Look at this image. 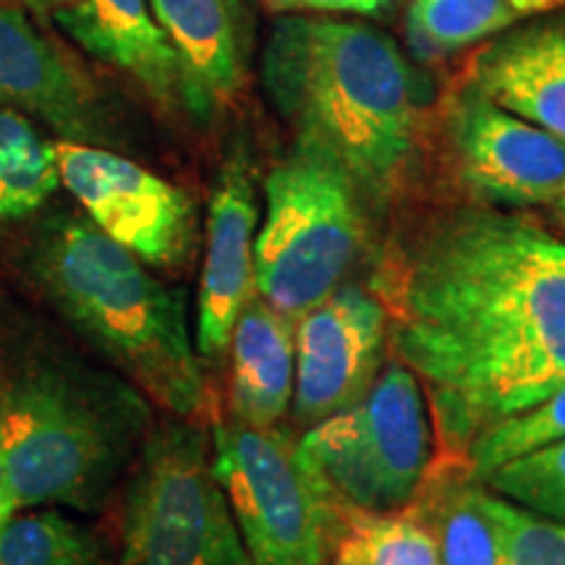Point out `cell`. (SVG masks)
Instances as JSON below:
<instances>
[{
	"label": "cell",
	"mask_w": 565,
	"mask_h": 565,
	"mask_svg": "<svg viewBox=\"0 0 565 565\" xmlns=\"http://www.w3.org/2000/svg\"><path fill=\"white\" fill-rule=\"evenodd\" d=\"M383 307L450 450L565 385V242L540 223L450 212L385 273Z\"/></svg>",
	"instance_id": "1"
},
{
	"label": "cell",
	"mask_w": 565,
	"mask_h": 565,
	"mask_svg": "<svg viewBox=\"0 0 565 565\" xmlns=\"http://www.w3.org/2000/svg\"><path fill=\"white\" fill-rule=\"evenodd\" d=\"M263 79L296 137L320 145L380 212L412 171L414 71L398 45L356 21L282 17L263 55Z\"/></svg>",
	"instance_id": "2"
},
{
	"label": "cell",
	"mask_w": 565,
	"mask_h": 565,
	"mask_svg": "<svg viewBox=\"0 0 565 565\" xmlns=\"http://www.w3.org/2000/svg\"><path fill=\"white\" fill-rule=\"evenodd\" d=\"M26 275L63 322L147 401L179 419L207 408L186 299L89 217H53L26 249Z\"/></svg>",
	"instance_id": "3"
},
{
	"label": "cell",
	"mask_w": 565,
	"mask_h": 565,
	"mask_svg": "<svg viewBox=\"0 0 565 565\" xmlns=\"http://www.w3.org/2000/svg\"><path fill=\"white\" fill-rule=\"evenodd\" d=\"M150 429V401L118 372L61 349L21 353L0 383V458L13 508L100 511Z\"/></svg>",
	"instance_id": "4"
},
{
	"label": "cell",
	"mask_w": 565,
	"mask_h": 565,
	"mask_svg": "<svg viewBox=\"0 0 565 565\" xmlns=\"http://www.w3.org/2000/svg\"><path fill=\"white\" fill-rule=\"evenodd\" d=\"M364 210L333 154L296 137L294 150L265 179V215L254 242L257 294L299 322L356 265Z\"/></svg>",
	"instance_id": "5"
},
{
	"label": "cell",
	"mask_w": 565,
	"mask_h": 565,
	"mask_svg": "<svg viewBox=\"0 0 565 565\" xmlns=\"http://www.w3.org/2000/svg\"><path fill=\"white\" fill-rule=\"evenodd\" d=\"M118 565H252L194 419L152 424L124 494Z\"/></svg>",
	"instance_id": "6"
},
{
	"label": "cell",
	"mask_w": 565,
	"mask_h": 565,
	"mask_svg": "<svg viewBox=\"0 0 565 565\" xmlns=\"http://www.w3.org/2000/svg\"><path fill=\"white\" fill-rule=\"evenodd\" d=\"M299 454L343 511H404L433 458V424L416 374L387 364L362 404L307 427Z\"/></svg>",
	"instance_id": "7"
},
{
	"label": "cell",
	"mask_w": 565,
	"mask_h": 565,
	"mask_svg": "<svg viewBox=\"0 0 565 565\" xmlns=\"http://www.w3.org/2000/svg\"><path fill=\"white\" fill-rule=\"evenodd\" d=\"M212 466L252 565L324 563L343 508L309 475L291 429L217 422Z\"/></svg>",
	"instance_id": "8"
},
{
	"label": "cell",
	"mask_w": 565,
	"mask_h": 565,
	"mask_svg": "<svg viewBox=\"0 0 565 565\" xmlns=\"http://www.w3.org/2000/svg\"><path fill=\"white\" fill-rule=\"evenodd\" d=\"M61 183L105 236L147 267L179 270L196 249V207L183 189L124 154L55 141Z\"/></svg>",
	"instance_id": "9"
},
{
	"label": "cell",
	"mask_w": 565,
	"mask_h": 565,
	"mask_svg": "<svg viewBox=\"0 0 565 565\" xmlns=\"http://www.w3.org/2000/svg\"><path fill=\"white\" fill-rule=\"evenodd\" d=\"M445 137L456 175L479 200L536 207L565 194V141L487 100L469 82L448 105Z\"/></svg>",
	"instance_id": "10"
},
{
	"label": "cell",
	"mask_w": 565,
	"mask_h": 565,
	"mask_svg": "<svg viewBox=\"0 0 565 565\" xmlns=\"http://www.w3.org/2000/svg\"><path fill=\"white\" fill-rule=\"evenodd\" d=\"M387 312L359 286H341L296 322L291 412L301 427L359 406L383 372Z\"/></svg>",
	"instance_id": "11"
},
{
	"label": "cell",
	"mask_w": 565,
	"mask_h": 565,
	"mask_svg": "<svg viewBox=\"0 0 565 565\" xmlns=\"http://www.w3.org/2000/svg\"><path fill=\"white\" fill-rule=\"evenodd\" d=\"M259 228L254 166L244 150H233L217 171L207 207L200 294H196V353L204 364H221L228 353L238 315L257 294L254 242Z\"/></svg>",
	"instance_id": "12"
},
{
	"label": "cell",
	"mask_w": 565,
	"mask_h": 565,
	"mask_svg": "<svg viewBox=\"0 0 565 565\" xmlns=\"http://www.w3.org/2000/svg\"><path fill=\"white\" fill-rule=\"evenodd\" d=\"M0 108L38 118L68 141L103 145L110 137L87 74L17 3H0Z\"/></svg>",
	"instance_id": "13"
},
{
	"label": "cell",
	"mask_w": 565,
	"mask_h": 565,
	"mask_svg": "<svg viewBox=\"0 0 565 565\" xmlns=\"http://www.w3.org/2000/svg\"><path fill=\"white\" fill-rule=\"evenodd\" d=\"M487 100L565 141V17L498 38L471 63Z\"/></svg>",
	"instance_id": "14"
},
{
	"label": "cell",
	"mask_w": 565,
	"mask_h": 565,
	"mask_svg": "<svg viewBox=\"0 0 565 565\" xmlns=\"http://www.w3.org/2000/svg\"><path fill=\"white\" fill-rule=\"evenodd\" d=\"M53 19L89 55L131 76L162 110L183 108L179 61L150 0H76Z\"/></svg>",
	"instance_id": "15"
},
{
	"label": "cell",
	"mask_w": 565,
	"mask_h": 565,
	"mask_svg": "<svg viewBox=\"0 0 565 565\" xmlns=\"http://www.w3.org/2000/svg\"><path fill=\"white\" fill-rule=\"evenodd\" d=\"M181 74V100L196 121H210L242 87V51L228 0H150Z\"/></svg>",
	"instance_id": "16"
},
{
	"label": "cell",
	"mask_w": 565,
	"mask_h": 565,
	"mask_svg": "<svg viewBox=\"0 0 565 565\" xmlns=\"http://www.w3.org/2000/svg\"><path fill=\"white\" fill-rule=\"evenodd\" d=\"M231 419L275 427L288 414L296 377V322L254 294L231 335Z\"/></svg>",
	"instance_id": "17"
},
{
	"label": "cell",
	"mask_w": 565,
	"mask_h": 565,
	"mask_svg": "<svg viewBox=\"0 0 565 565\" xmlns=\"http://www.w3.org/2000/svg\"><path fill=\"white\" fill-rule=\"evenodd\" d=\"M563 9L565 0H408L406 38L416 58L435 63Z\"/></svg>",
	"instance_id": "18"
},
{
	"label": "cell",
	"mask_w": 565,
	"mask_h": 565,
	"mask_svg": "<svg viewBox=\"0 0 565 565\" xmlns=\"http://www.w3.org/2000/svg\"><path fill=\"white\" fill-rule=\"evenodd\" d=\"M58 186L55 141L40 134L24 113L0 108V225L32 217Z\"/></svg>",
	"instance_id": "19"
},
{
	"label": "cell",
	"mask_w": 565,
	"mask_h": 565,
	"mask_svg": "<svg viewBox=\"0 0 565 565\" xmlns=\"http://www.w3.org/2000/svg\"><path fill=\"white\" fill-rule=\"evenodd\" d=\"M0 565H103V545L53 505L17 511L0 526Z\"/></svg>",
	"instance_id": "20"
},
{
	"label": "cell",
	"mask_w": 565,
	"mask_h": 565,
	"mask_svg": "<svg viewBox=\"0 0 565 565\" xmlns=\"http://www.w3.org/2000/svg\"><path fill=\"white\" fill-rule=\"evenodd\" d=\"M338 553L362 565H440L433 526L404 511H343Z\"/></svg>",
	"instance_id": "21"
},
{
	"label": "cell",
	"mask_w": 565,
	"mask_h": 565,
	"mask_svg": "<svg viewBox=\"0 0 565 565\" xmlns=\"http://www.w3.org/2000/svg\"><path fill=\"white\" fill-rule=\"evenodd\" d=\"M433 532L440 547V565H503L500 529L484 503L479 482L456 484L435 503Z\"/></svg>",
	"instance_id": "22"
},
{
	"label": "cell",
	"mask_w": 565,
	"mask_h": 565,
	"mask_svg": "<svg viewBox=\"0 0 565 565\" xmlns=\"http://www.w3.org/2000/svg\"><path fill=\"white\" fill-rule=\"evenodd\" d=\"M561 440H565V385L540 404L494 422L471 440L463 456L469 461L471 479L479 482L498 466Z\"/></svg>",
	"instance_id": "23"
},
{
	"label": "cell",
	"mask_w": 565,
	"mask_h": 565,
	"mask_svg": "<svg viewBox=\"0 0 565 565\" xmlns=\"http://www.w3.org/2000/svg\"><path fill=\"white\" fill-rule=\"evenodd\" d=\"M479 484L524 511L565 524V440L498 466Z\"/></svg>",
	"instance_id": "24"
},
{
	"label": "cell",
	"mask_w": 565,
	"mask_h": 565,
	"mask_svg": "<svg viewBox=\"0 0 565 565\" xmlns=\"http://www.w3.org/2000/svg\"><path fill=\"white\" fill-rule=\"evenodd\" d=\"M484 503L500 529L503 565H565V524L524 511L487 487Z\"/></svg>",
	"instance_id": "25"
},
{
	"label": "cell",
	"mask_w": 565,
	"mask_h": 565,
	"mask_svg": "<svg viewBox=\"0 0 565 565\" xmlns=\"http://www.w3.org/2000/svg\"><path fill=\"white\" fill-rule=\"evenodd\" d=\"M278 9H309L320 13H351V17H383L395 0H273Z\"/></svg>",
	"instance_id": "26"
},
{
	"label": "cell",
	"mask_w": 565,
	"mask_h": 565,
	"mask_svg": "<svg viewBox=\"0 0 565 565\" xmlns=\"http://www.w3.org/2000/svg\"><path fill=\"white\" fill-rule=\"evenodd\" d=\"M21 6H24L26 11H32L34 17L40 19H53L55 13L68 9V6H74L76 0H19Z\"/></svg>",
	"instance_id": "27"
},
{
	"label": "cell",
	"mask_w": 565,
	"mask_h": 565,
	"mask_svg": "<svg viewBox=\"0 0 565 565\" xmlns=\"http://www.w3.org/2000/svg\"><path fill=\"white\" fill-rule=\"evenodd\" d=\"M17 513V508L11 503V494H9V484H6V469H3V458H0V526Z\"/></svg>",
	"instance_id": "28"
},
{
	"label": "cell",
	"mask_w": 565,
	"mask_h": 565,
	"mask_svg": "<svg viewBox=\"0 0 565 565\" xmlns=\"http://www.w3.org/2000/svg\"><path fill=\"white\" fill-rule=\"evenodd\" d=\"M550 207H553V217L557 221V225L565 231V194L557 202L550 204Z\"/></svg>",
	"instance_id": "29"
},
{
	"label": "cell",
	"mask_w": 565,
	"mask_h": 565,
	"mask_svg": "<svg viewBox=\"0 0 565 565\" xmlns=\"http://www.w3.org/2000/svg\"><path fill=\"white\" fill-rule=\"evenodd\" d=\"M333 565H362L359 561H353V557H349V555H343V553H338V557H335V563Z\"/></svg>",
	"instance_id": "30"
},
{
	"label": "cell",
	"mask_w": 565,
	"mask_h": 565,
	"mask_svg": "<svg viewBox=\"0 0 565 565\" xmlns=\"http://www.w3.org/2000/svg\"><path fill=\"white\" fill-rule=\"evenodd\" d=\"M228 6L233 11H238V9H242V0H228Z\"/></svg>",
	"instance_id": "31"
},
{
	"label": "cell",
	"mask_w": 565,
	"mask_h": 565,
	"mask_svg": "<svg viewBox=\"0 0 565 565\" xmlns=\"http://www.w3.org/2000/svg\"><path fill=\"white\" fill-rule=\"evenodd\" d=\"M0 3H13V0H0Z\"/></svg>",
	"instance_id": "32"
}]
</instances>
